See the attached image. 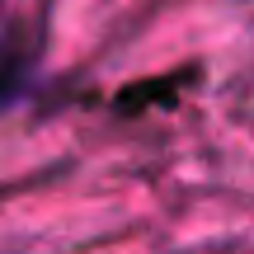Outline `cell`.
Wrapping results in <instances>:
<instances>
[{"mask_svg": "<svg viewBox=\"0 0 254 254\" xmlns=\"http://www.w3.org/2000/svg\"><path fill=\"white\" fill-rule=\"evenodd\" d=\"M28 71H33V47H28L24 28L19 24H0V109L24 94Z\"/></svg>", "mask_w": 254, "mask_h": 254, "instance_id": "obj_1", "label": "cell"}]
</instances>
